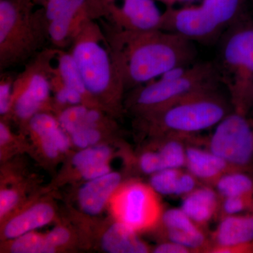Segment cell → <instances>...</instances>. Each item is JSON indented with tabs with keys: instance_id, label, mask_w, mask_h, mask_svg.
I'll return each mask as SVG.
<instances>
[{
	"instance_id": "obj_1",
	"label": "cell",
	"mask_w": 253,
	"mask_h": 253,
	"mask_svg": "<svg viewBox=\"0 0 253 253\" xmlns=\"http://www.w3.org/2000/svg\"><path fill=\"white\" fill-rule=\"evenodd\" d=\"M101 21L125 88L146 84L196 59L194 42L176 33L125 31Z\"/></svg>"
},
{
	"instance_id": "obj_2",
	"label": "cell",
	"mask_w": 253,
	"mask_h": 253,
	"mask_svg": "<svg viewBox=\"0 0 253 253\" xmlns=\"http://www.w3.org/2000/svg\"><path fill=\"white\" fill-rule=\"evenodd\" d=\"M70 48L96 102L100 106L116 105L126 88L102 26L96 21L86 23Z\"/></svg>"
},
{
	"instance_id": "obj_3",
	"label": "cell",
	"mask_w": 253,
	"mask_h": 253,
	"mask_svg": "<svg viewBox=\"0 0 253 253\" xmlns=\"http://www.w3.org/2000/svg\"><path fill=\"white\" fill-rule=\"evenodd\" d=\"M31 0H0V71L33 59L49 42L44 9Z\"/></svg>"
},
{
	"instance_id": "obj_4",
	"label": "cell",
	"mask_w": 253,
	"mask_h": 253,
	"mask_svg": "<svg viewBox=\"0 0 253 253\" xmlns=\"http://www.w3.org/2000/svg\"><path fill=\"white\" fill-rule=\"evenodd\" d=\"M219 81L217 68L212 63H195L174 68L158 80L136 86L131 104L137 111L151 114L191 95L214 89Z\"/></svg>"
},
{
	"instance_id": "obj_5",
	"label": "cell",
	"mask_w": 253,
	"mask_h": 253,
	"mask_svg": "<svg viewBox=\"0 0 253 253\" xmlns=\"http://www.w3.org/2000/svg\"><path fill=\"white\" fill-rule=\"evenodd\" d=\"M217 70L230 91L236 112L246 115L253 102V21L240 20L229 28L221 43Z\"/></svg>"
},
{
	"instance_id": "obj_6",
	"label": "cell",
	"mask_w": 253,
	"mask_h": 253,
	"mask_svg": "<svg viewBox=\"0 0 253 253\" xmlns=\"http://www.w3.org/2000/svg\"><path fill=\"white\" fill-rule=\"evenodd\" d=\"M148 116L160 128L186 134L217 126L227 116V109L214 88L191 95Z\"/></svg>"
},
{
	"instance_id": "obj_7",
	"label": "cell",
	"mask_w": 253,
	"mask_h": 253,
	"mask_svg": "<svg viewBox=\"0 0 253 253\" xmlns=\"http://www.w3.org/2000/svg\"><path fill=\"white\" fill-rule=\"evenodd\" d=\"M57 49L45 48L32 59L15 77L11 111L20 121H29L48 105L51 99V75Z\"/></svg>"
},
{
	"instance_id": "obj_8",
	"label": "cell",
	"mask_w": 253,
	"mask_h": 253,
	"mask_svg": "<svg viewBox=\"0 0 253 253\" xmlns=\"http://www.w3.org/2000/svg\"><path fill=\"white\" fill-rule=\"evenodd\" d=\"M216 126L210 144L211 152L233 166H248L253 158V129L246 115L235 111Z\"/></svg>"
},
{
	"instance_id": "obj_9",
	"label": "cell",
	"mask_w": 253,
	"mask_h": 253,
	"mask_svg": "<svg viewBox=\"0 0 253 253\" xmlns=\"http://www.w3.org/2000/svg\"><path fill=\"white\" fill-rule=\"evenodd\" d=\"M161 30L192 42L212 41L223 31L201 4L181 8L168 6L163 13Z\"/></svg>"
},
{
	"instance_id": "obj_10",
	"label": "cell",
	"mask_w": 253,
	"mask_h": 253,
	"mask_svg": "<svg viewBox=\"0 0 253 253\" xmlns=\"http://www.w3.org/2000/svg\"><path fill=\"white\" fill-rule=\"evenodd\" d=\"M42 7L46 22L55 20L76 33L86 23L109 16V4L104 0H47Z\"/></svg>"
},
{
	"instance_id": "obj_11",
	"label": "cell",
	"mask_w": 253,
	"mask_h": 253,
	"mask_svg": "<svg viewBox=\"0 0 253 253\" xmlns=\"http://www.w3.org/2000/svg\"><path fill=\"white\" fill-rule=\"evenodd\" d=\"M107 21L125 31L147 32L161 30L163 13L154 0H123V4H109Z\"/></svg>"
},
{
	"instance_id": "obj_12",
	"label": "cell",
	"mask_w": 253,
	"mask_h": 253,
	"mask_svg": "<svg viewBox=\"0 0 253 253\" xmlns=\"http://www.w3.org/2000/svg\"><path fill=\"white\" fill-rule=\"evenodd\" d=\"M121 221L136 231L153 219L155 206L149 191L141 184H133L125 190L120 206Z\"/></svg>"
},
{
	"instance_id": "obj_13",
	"label": "cell",
	"mask_w": 253,
	"mask_h": 253,
	"mask_svg": "<svg viewBox=\"0 0 253 253\" xmlns=\"http://www.w3.org/2000/svg\"><path fill=\"white\" fill-rule=\"evenodd\" d=\"M216 242L220 252L234 250H253V214L229 215L218 226Z\"/></svg>"
},
{
	"instance_id": "obj_14",
	"label": "cell",
	"mask_w": 253,
	"mask_h": 253,
	"mask_svg": "<svg viewBox=\"0 0 253 253\" xmlns=\"http://www.w3.org/2000/svg\"><path fill=\"white\" fill-rule=\"evenodd\" d=\"M121 181L119 173L111 172L83 184L78 193V201L83 211L89 215L101 212Z\"/></svg>"
},
{
	"instance_id": "obj_15",
	"label": "cell",
	"mask_w": 253,
	"mask_h": 253,
	"mask_svg": "<svg viewBox=\"0 0 253 253\" xmlns=\"http://www.w3.org/2000/svg\"><path fill=\"white\" fill-rule=\"evenodd\" d=\"M54 217V211L50 205H35L8 221L4 226V235L7 239H16L46 225Z\"/></svg>"
},
{
	"instance_id": "obj_16",
	"label": "cell",
	"mask_w": 253,
	"mask_h": 253,
	"mask_svg": "<svg viewBox=\"0 0 253 253\" xmlns=\"http://www.w3.org/2000/svg\"><path fill=\"white\" fill-rule=\"evenodd\" d=\"M101 246L109 253H146V246L136 236V231L123 221L112 224L101 239Z\"/></svg>"
},
{
	"instance_id": "obj_17",
	"label": "cell",
	"mask_w": 253,
	"mask_h": 253,
	"mask_svg": "<svg viewBox=\"0 0 253 253\" xmlns=\"http://www.w3.org/2000/svg\"><path fill=\"white\" fill-rule=\"evenodd\" d=\"M228 163L213 154L197 148L186 149V163L190 173L195 177L212 179L220 176L225 170Z\"/></svg>"
},
{
	"instance_id": "obj_18",
	"label": "cell",
	"mask_w": 253,
	"mask_h": 253,
	"mask_svg": "<svg viewBox=\"0 0 253 253\" xmlns=\"http://www.w3.org/2000/svg\"><path fill=\"white\" fill-rule=\"evenodd\" d=\"M217 204V194L212 189L199 188L187 194L183 201L181 209L195 223L203 224L212 217Z\"/></svg>"
},
{
	"instance_id": "obj_19",
	"label": "cell",
	"mask_w": 253,
	"mask_h": 253,
	"mask_svg": "<svg viewBox=\"0 0 253 253\" xmlns=\"http://www.w3.org/2000/svg\"><path fill=\"white\" fill-rule=\"evenodd\" d=\"M56 66L65 84L81 94L84 99V104L100 108L99 104L88 91L77 64L70 51L57 49Z\"/></svg>"
},
{
	"instance_id": "obj_20",
	"label": "cell",
	"mask_w": 253,
	"mask_h": 253,
	"mask_svg": "<svg viewBox=\"0 0 253 253\" xmlns=\"http://www.w3.org/2000/svg\"><path fill=\"white\" fill-rule=\"evenodd\" d=\"M246 0H203L201 5L219 27L230 28L241 20Z\"/></svg>"
},
{
	"instance_id": "obj_21",
	"label": "cell",
	"mask_w": 253,
	"mask_h": 253,
	"mask_svg": "<svg viewBox=\"0 0 253 253\" xmlns=\"http://www.w3.org/2000/svg\"><path fill=\"white\" fill-rule=\"evenodd\" d=\"M218 192L224 197L253 196V179L243 172H231L219 176L217 183Z\"/></svg>"
},
{
	"instance_id": "obj_22",
	"label": "cell",
	"mask_w": 253,
	"mask_h": 253,
	"mask_svg": "<svg viewBox=\"0 0 253 253\" xmlns=\"http://www.w3.org/2000/svg\"><path fill=\"white\" fill-rule=\"evenodd\" d=\"M51 86L55 103L62 107V110L68 106L85 104L81 94L65 84L56 69V64L51 75Z\"/></svg>"
},
{
	"instance_id": "obj_23",
	"label": "cell",
	"mask_w": 253,
	"mask_h": 253,
	"mask_svg": "<svg viewBox=\"0 0 253 253\" xmlns=\"http://www.w3.org/2000/svg\"><path fill=\"white\" fill-rule=\"evenodd\" d=\"M10 250L13 253H52L56 248L46 241L45 236L29 232L15 239Z\"/></svg>"
},
{
	"instance_id": "obj_24",
	"label": "cell",
	"mask_w": 253,
	"mask_h": 253,
	"mask_svg": "<svg viewBox=\"0 0 253 253\" xmlns=\"http://www.w3.org/2000/svg\"><path fill=\"white\" fill-rule=\"evenodd\" d=\"M110 148L104 145L90 146L82 149L73 156L72 163L78 170L99 163H108L111 157Z\"/></svg>"
},
{
	"instance_id": "obj_25",
	"label": "cell",
	"mask_w": 253,
	"mask_h": 253,
	"mask_svg": "<svg viewBox=\"0 0 253 253\" xmlns=\"http://www.w3.org/2000/svg\"><path fill=\"white\" fill-rule=\"evenodd\" d=\"M89 106L86 104H78L61 110L57 119L63 130L68 134H71L79 128L83 127Z\"/></svg>"
},
{
	"instance_id": "obj_26",
	"label": "cell",
	"mask_w": 253,
	"mask_h": 253,
	"mask_svg": "<svg viewBox=\"0 0 253 253\" xmlns=\"http://www.w3.org/2000/svg\"><path fill=\"white\" fill-rule=\"evenodd\" d=\"M180 174L179 169H163L152 174L150 184L158 194L166 196L175 195L178 179Z\"/></svg>"
},
{
	"instance_id": "obj_27",
	"label": "cell",
	"mask_w": 253,
	"mask_h": 253,
	"mask_svg": "<svg viewBox=\"0 0 253 253\" xmlns=\"http://www.w3.org/2000/svg\"><path fill=\"white\" fill-rule=\"evenodd\" d=\"M164 169H179L185 166L186 150L177 141H169L159 151Z\"/></svg>"
},
{
	"instance_id": "obj_28",
	"label": "cell",
	"mask_w": 253,
	"mask_h": 253,
	"mask_svg": "<svg viewBox=\"0 0 253 253\" xmlns=\"http://www.w3.org/2000/svg\"><path fill=\"white\" fill-rule=\"evenodd\" d=\"M163 221L168 230L193 231L199 229L181 208L168 210L163 214Z\"/></svg>"
},
{
	"instance_id": "obj_29",
	"label": "cell",
	"mask_w": 253,
	"mask_h": 253,
	"mask_svg": "<svg viewBox=\"0 0 253 253\" xmlns=\"http://www.w3.org/2000/svg\"><path fill=\"white\" fill-rule=\"evenodd\" d=\"M169 241L188 250L198 249L205 243V236L199 229L193 231L168 230Z\"/></svg>"
},
{
	"instance_id": "obj_30",
	"label": "cell",
	"mask_w": 253,
	"mask_h": 253,
	"mask_svg": "<svg viewBox=\"0 0 253 253\" xmlns=\"http://www.w3.org/2000/svg\"><path fill=\"white\" fill-rule=\"evenodd\" d=\"M71 135V140L75 146L83 149L94 146L101 137L99 126H83Z\"/></svg>"
},
{
	"instance_id": "obj_31",
	"label": "cell",
	"mask_w": 253,
	"mask_h": 253,
	"mask_svg": "<svg viewBox=\"0 0 253 253\" xmlns=\"http://www.w3.org/2000/svg\"><path fill=\"white\" fill-rule=\"evenodd\" d=\"M15 77L1 73L0 78V115L5 116L11 111Z\"/></svg>"
},
{
	"instance_id": "obj_32",
	"label": "cell",
	"mask_w": 253,
	"mask_h": 253,
	"mask_svg": "<svg viewBox=\"0 0 253 253\" xmlns=\"http://www.w3.org/2000/svg\"><path fill=\"white\" fill-rule=\"evenodd\" d=\"M249 208H253V197H246V196L226 197L223 204V209L228 215H236Z\"/></svg>"
},
{
	"instance_id": "obj_33",
	"label": "cell",
	"mask_w": 253,
	"mask_h": 253,
	"mask_svg": "<svg viewBox=\"0 0 253 253\" xmlns=\"http://www.w3.org/2000/svg\"><path fill=\"white\" fill-rule=\"evenodd\" d=\"M140 167L146 174H154L164 169L159 152H147L141 156Z\"/></svg>"
},
{
	"instance_id": "obj_34",
	"label": "cell",
	"mask_w": 253,
	"mask_h": 253,
	"mask_svg": "<svg viewBox=\"0 0 253 253\" xmlns=\"http://www.w3.org/2000/svg\"><path fill=\"white\" fill-rule=\"evenodd\" d=\"M18 195L14 190L3 189L0 192V216L4 217L17 204Z\"/></svg>"
},
{
	"instance_id": "obj_35",
	"label": "cell",
	"mask_w": 253,
	"mask_h": 253,
	"mask_svg": "<svg viewBox=\"0 0 253 253\" xmlns=\"http://www.w3.org/2000/svg\"><path fill=\"white\" fill-rule=\"evenodd\" d=\"M79 171L83 179L89 181L109 174L111 172V168L108 163H102L88 166Z\"/></svg>"
},
{
	"instance_id": "obj_36",
	"label": "cell",
	"mask_w": 253,
	"mask_h": 253,
	"mask_svg": "<svg viewBox=\"0 0 253 253\" xmlns=\"http://www.w3.org/2000/svg\"><path fill=\"white\" fill-rule=\"evenodd\" d=\"M69 231L66 228L58 226L45 236L46 241L54 247H59L68 243L70 239Z\"/></svg>"
},
{
	"instance_id": "obj_37",
	"label": "cell",
	"mask_w": 253,
	"mask_h": 253,
	"mask_svg": "<svg viewBox=\"0 0 253 253\" xmlns=\"http://www.w3.org/2000/svg\"><path fill=\"white\" fill-rule=\"evenodd\" d=\"M194 177L195 176L191 173H181L178 179L175 195L181 196L192 192L196 187V180Z\"/></svg>"
},
{
	"instance_id": "obj_38",
	"label": "cell",
	"mask_w": 253,
	"mask_h": 253,
	"mask_svg": "<svg viewBox=\"0 0 253 253\" xmlns=\"http://www.w3.org/2000/svg\"><path fill=\"white\" fill-rule=\"evenodd\" d=\"M189 250L186 249L181 245L176 244L169 241V242L164 243L158 246L154 249L155 253H187Z\"/></svg>"
},
{
	"instance_id": "obj_39",
	"label": "cell",
	"mask_w": 253,
	"mask_h": 253,
	"mask_svg": "<svg viewBox=\"0 0 253 253\" xmlns=\"http://www.w3.org/2000/svg\"><path fill=\"white\" fill-rule=\"evenodd\" d=\"M55 134H56V133H55ZM54 135L51 136V137H44L40 139L43 151H44L46 156L50 158L57 157L59 153H60L57 146L55 144L54 141Z\"/></svg>"
},
{
	"instance_id": "obj_40",
	"label": "cell",
	"mask_w": 253,
	"mask_h": 253,
	"mask_svg": "<svg viewBox=\"0 0 253 253\" xmlns=\"http://www.w3.org/2000/svg\"><path fill=\"white\" fill-rule=\"evenodd\" d=\"M67 134L68 133L63 130L61 126L55 134L54 141L60 152H65L69 149L71 140H70Z\"/></svg>"
},
{
	"instance_id": "obj_41",
	"label": "cell",
	"mask_w": 253,
	"mask_h": 253,
	"mask_svg": "<svg viewBox=\"0 0 253 253\" xmlns=\"http://www.w3.org/2000/svg\"><path fill=\"white\" fill-rule=\"evenodd\" d=\"M10 131L9 127L4 123H0V144L4 145L9 141L10 139Z\"/></svg>"
},
{
	"instance_id": "obj_42",
	"label": "cell",
	"mask_w": 253,
	"mask_h": 253,
	"mask_svg": "<svg viewBox=\"0 0 253 253\" xmlns=\"http://www.w3.org/2000/svg\"><path fill=\"white\" fill-rule=\"evenodd\" d=\"M156 1H161V2L166 4L167 7H168V6H173V5L177 2V1H179V0H156Z\"/></svg>"
},
{
	"instance_id": "obj_43",
	"label": "cell",
	"mask_w": 253,
	"mask_h": 253,
	"mask_svg": "<svg viewBox=\"0 0 253 253\" xmlns=\"http://www.w3.org/2000/svg\"><path fill=\"white\" fill-rule=\"evenodd\" d=\"M33 3H34L36 5H41V6H43L47 0H31Z\"/></svg>"
},
{
	"instance_id": "obj_44",
	"label": "cell",
	"mask_w": 253,
	"mask_h": 253,
	"mask_svg": "<svg viewBox=\"0 0 253 253\" xmlns=\"http://www.w3.org/2000/svg\"><path fill=\"white\" fill-rule=\"evenodd\" d=\"M104 1L106 4H112V3H116V0H104Z\"/></svg>"
}]
</instances>
